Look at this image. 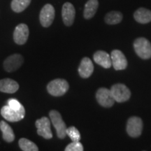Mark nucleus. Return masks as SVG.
Masks as SVG:
<instances>
[{"label":"nucleus","mask_w":151,"mask_h":151,"mask_svg":"<svg viewBox=\"0 0 151 151\" xmlns=\"http://www.w3.org/2000/svg\"><path fill=\"white\" fill-rule=\"evenodd\" d=\"M69 86L65 79L58 78L50 81L47 86V90L49 94L54 97H61L69 90Z\"/></svg>","instance_id":"obj_1"},{"label":"nucleus","mask_w":151,"mask_h":151,"mask_svg":"<svg viewBox=\"0 0 151 151\" xmlns=\"http://www.w3.org/2000/svg\"><path fill=\"white\" fill-rule=\"evenodd\" d=\"M134 48L138 56L144 60L151 58V43L146 38L140 37L134 42Z\"/></svg>","instance_id":"obj_2"},{"label":"nucleus","mask_w":151,"mask_h":151,"mask_svg":"<svg viewBox=\"0 0 151 151\" xmlns=\"http://www.w3.org/2000/svg\"><path fill=\"white\" fill-rule=\"evenodd\" d=\"M50 120L56 129L57 135L59 139H63L67 136V126L62 120L61 114L55 110H52L49 113Z\"/></svg>","instance_id":"obj_3"},{"label":"nucleus","mask_w":151,"mask_h":151,"mask_svg":"<svg viewBox=\"0 0 151 151\" xmlns=\"http://www.w3.org/2000/svg\"><path fill=\"white\" fill-rule=\"evenodd\" d=\"M1 115L5 120L9 122H18L24 118L25 109L24 106H22L20 109H15L6 105L1 108Z\"/></svg>","instance_id":"obj_4"},{"label":"nucleus","mask_w":151,"mask_h":151,"mask_svg":"<svg viewBox=\"0 0 151 151\" xmlns=\"http://www.w3.org/2000/svg\"><path fill=\"white\" fill-rule=\"evenodd\" d=\"M111 92L115 101L118 103L127 101L131 97V92L129 88L122 83L113 85L111 88Z\"/></svg>","instance_id":"obj_5"},{"label":"nucleus","mask_w":151,"mask_h":151,"mask_svg":"<svg viewBox=\"0 0 151 151\" xmlns=\"http://www.w3.org/2000/svg\"><path fill=\"white\" fill-rule=\"evenodd\" d=\"M143 130V121L140 118L132 116L127 122V132L131 137L137 138L141 134Z\"/></svg>","instance_id":"obj_6"},{"label":"nucleus","mask_w":151,"mask_h":151,"mask_svg":"<svg viewBox=\"0 0 151 151\" xmlns=\"http://www.w3.org/2000/svg\"><path fill=\"white\" fill-rule=\"evenodd\" d=\"M96 99L98 103L105 108H110L115 103V99H113L111 90L105 88H101L97 90Z\"/></svg>","instance_id":"obj_7"},{"label":"nucleus","mask_w":151,"mask_h":151,"mask_svg":"<svg viewBox=\"0 0 151 151\" xmlns=\"http://www.w3.org/2000/svg\"><path fill=\"white\" fill-rule=\"evenodd\" d=\"M35 126L37 128V134L46 139H50L52 138V134L50 129V120L47 117L37 120L35 122Z\"/></svg>","instance_id":"obj_8"},{"label":"nucleus","mask_w":151,"mask_h":151,"mask_svg":"<svg viewBox=\"0 0 151 151\" xmlns=\"http://www.w3.org/2000/svg\"><path fill=\"white\" fill-rule=\"evenodd\" d=\"M55 9L51 4H47L43 7L40 12L39 20L41 25L44 27L50 26L55 18Z\"/></svg>","instance_id":"obj_9"},{"label":"nucleus","mask_w":151,"mask_h":151,"mask_svg":"<svg viewBox=\"0 0 151 151\" xmlns=\"http://www.w3.org/2000/svg\"><path fill=\"white\" fill-rule=\"evenodd\" d=\"M23 57L20 54H14L8 57L4 62V68L7 72H13L21 67L23 64Z\"/></svg>","instance_id":"obj_10"},{"label":"nucleus","mask_w":151,"mask_h":151,"mask_svg":"<svg viewBox=\"0 0 151 151\" xmlns=\"http://www.w3.org/2000/svg\"><path fill=\"white\" fill-rule=\"evenodd\" d=\"M111 62L116 70H123L127 67V60L122 51L114 50L111 52Z\"/></svg>","instance_id":"obj_11"},{"label":"nucleus","mask_w":151,"mask_h":151,"mask_svg":"<svg viewBox=\"0 0 151 151\" xmlns=\"http://www.w3.org/2000/svg\"><path fill=\"white\" fill-rule=\"evenodd\" d=\"M29 37V28L27 24H19L15 28L14 32V40L17 44L23 45L27 42Z\"/></svg>","instance_id":"obj_12"},{"label":"nucleus","mask_w":151,"mask_h":151,"mask_svg":"<svg viewBox=\"0 0 151 151\" xmlns=\"http://www.w3.org/2000/svg\"><path fill=\"white\" fill-rule=\"evenodd\" d=\"M76 15L75 8L72 4L66 2L64 4L62 10V16L64 23L67 26L72 25L74 22Z\"/></svg>","instance_id":"obj_13"},{"label":"nucleus","mask_w":151,"mask_h":151,"mask_svg":"<svg viewBox=\"0 0 151 151\" xmlns=\"http://www.w3.org/2000/svg\"><path fill=\"white\" fill-rule=\"evenodd\" d=\"M94 71V65L91 60L88 58H83L81 60L78 67V73L83 78H89Z\"/></svg>","instance_id":"obj_14"},{"label":"nucleus","mask_w":151,"mask_h":151,"mask_svg":"<svg viewBox=\"0 0 151 151\" xmlns=\"http://www.w3.org/2000/svg\"><path fill=\"white\" fill-rule=\"evenodd\" d=\"M93 58L96 63L105 69H109L112 65L110 55L106 52L103 51V50H99L96 52L94 54Z\"/></svg>","instance_id":"obj_15"},{"label":"nucleus","mask_w":151,"mask_h":151,"mask_svg":"<svg viewBox=\"0 0 151 151\" xmlns=\"http://www.w3.org/2000/svg\"><path fill=\"white\" fill-rule=\"evenodd\" d=\"M19 89V85L16 81L11 78L0 80V91L5 93H14Z\"/></svg>","instance_id":"obj_16"},{"label":"nucleus","mask_w":151,"mask_h":151,"mask_svg":"<svg viewBox=\"0 0 151 151\" xmlns=\"http://www.w3.org/2000/svg\"><path fill=\"white\" fill-rule=\"evenodd\" d=\"M136 21L141 24H146L151 22V11L145 8H139L134 14Z\"/></svg>","instance_id":"obj_17"},{"label":"nucleus","mask_w":151,"mask_h":151,"mask_svg":"<svg viewBox=\"0 0 151 151\" xmlns=\"http://www.w3.org/2000/svg\"><path fill=\"white\" fill-rule=\"evenodd\" d=\"M99 1L98 0H88L85 5L83 16L84 18L88 20L91 19L97 12Z\"/></svg>","instance_id":"obj_18"},{"label":"nucleus","mask_w":151,"mask_h":151,"mask_svg":"<svg viewBox=\"0 0 151 151\" xmlns=\"http://www.w3.org/2000/svg\"><path fill=\"white\" fill-rule=\"evenodd\" d=\"M0 129L2 132V136L4 140L8 143L13 142L15 140V134L14 130L4 120L0 122Z\"/></svg>","instance_id":"obj_19"},{"label":"nucleus","mask_w":151,"mask_h":151,"mask_svg":"<svg viewBox=\"0 0 151 151\" xmlns=\"http://www.w3.org/2000/svg\"><path fill=\"white\" fill-rule=\"evenodd\" d=\"M122 20V14L120 11H111L106 15L105 22L109 24L120 23Z\"/></svg>","instance_id":"obj_20"},{"label":"nucleus","mask_w":151,"mask_h":151,"mask_svg":"<svg viewBox=\"0 0 151 151\" xmlns=\"http://www.w3.org/2000/svg\"><path fill=\"white\" fill-rule=\"evenodd\" d=\"M32 0H12L11 9L16 13H20L27 8Z\"/></svg>","instance_id":"obj_21"},{"label":"nucleus","mask_w":151,"mask_h":151,"mask_svg":"<svg viewBox=\"0 0 151 151\" xmlns=\"http://www.w3.org/2000/svg\"><path fill=\"white\" fill-rule=\"evenodd\" d=\"M20 149L24 151H38L39 148L35 143L25 138H22L18 141Z\"/></svg>","instance_id":"obj_22"},{"label":"nucleus","mask_w":151,"mask_h":151,"mask_svg":"<svg viewBox=\"0 0 151 151\" xmlns=\"http://www.w3.org/2000/svg\"><path fill=\"white\" fill-rule=\"evenodd\" d=\"M67 135L69 136L72 141H79L81 140L80 132L73 126L67 128Z\"/></svg>","instance_id":"obj_23"},{"label":"nucleus","mask_w":151,"mask_h":151,"mask_svg":"<svg viewBox=\"0 0 151 151\" xmlns=\"http://www.w3.org/2000/svg\"><path fill=\"white\" fill-rule=\"evenodd\" d=\"M83 150L82 143L79 141H72L65 148V151H83Z\"/></svg>","instance_id":"obj_24"},{"label":"nucleus","mask_w":151,"mask_h":151,"mask_svg":"<svg viewBox=\"0 0 151 151\" xmlns=\"http://www.w3.org/2000/svg\"><path fill=\"white\" fill-rule=\"evenodd\" d=\"M8 106L12 109H20L22 106H23L17 99H10L8 101Z\"/></svg>","instance_id":"obj_25"}]
</instances>
